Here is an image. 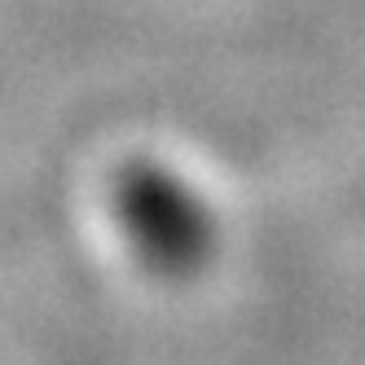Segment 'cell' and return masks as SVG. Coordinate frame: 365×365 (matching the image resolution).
I'll list each match as a JSON object with an SVG mask.
<instances>
[{
    "mask_svg": "<svg viewBox=\"0 0 365 365\" xmlns=\"http://www.w3.org/2000/svg\"><path fill=\"white\" fill-rule=\"evenodd\" d=\"M115 220L137 264L172 282L194 277L220 238L207 194L159 159H137L115 176Z\"/></svg>",
    "mask_w": 365,
    "mask_h": 365,
    "instance_id": "6da1fadb",
    "label": "cell"
}]
</instances>
